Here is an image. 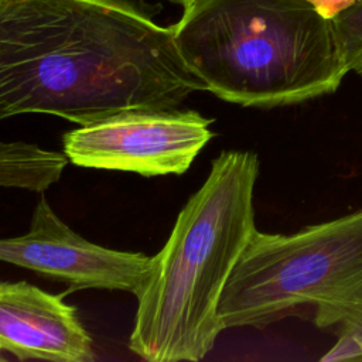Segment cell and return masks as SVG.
I'll return each mask as SVG.
<instances>
[{"instance_id":"8992f818","label":"cell","mask_w":362,"mask_h":362,"mask_svg":"<svg viewBox=\"0 0 362 362\" xmlns=\"http://www.w3.org/2000/svg\"><path fill=\"white\" fill-rule=\"evenodd\" d=\"M0 262L11 263L68 286L123 290L137 296L144 287L153 257L92 243L62 222L41 197L27 233L0 239Z\"/></svg>"},{"instance_id":"4fadbf2b","label":"cell","mask_w":362,"mask_h":362,"mask_svg":"<svg viewBox=\"0 0 362 362\" xmlns=\"http://www.w3.org/2000/svg\"><path fill=\"white\" fill-rule=\"evenodd\" d=\"M4 359H6V358H4V356L1 355V352H0V361H4Z\"/></svg>"},{"instance_id":"9c48e42d","label":"cell","mask_w":362,"mask_h":362,"mask_svg":"<svg viewBox=\"0 0 362 362\" xmlns=\"http://www.w3.org/2000/svg\"><path fill=\"white\" fill-rule=\"evenodd\" d=\"M334 24L349 72L362 76V0L339 11Z\"/></svg>"},{"instance_id":"5b68a950","label":"cell","mask_w":362,"mask_h":362,"mask_svg":"<svg viewBox=\"0 0 362 362\" xmlns=\"http://www.w3.org/2000/svg\"><path fill=\"white\" fill-rule=\"evenodd\" d=\"M214 120L192 109H141L112 115L62 136L68 161L144 177L184 174L214 137Z\"/></svg>"},{"instance_id":"277c9868","label":"cell","mask_w":362,"mask_h":362,"mask_svg":"<svg viewBox=\"0 0 362 362\" xmlns=\"http://www.w3.org/2000/svg\"><path fill=\"white\" fill-rule=\"evenodd\" d=\"M294 315L338 338L322 361L352 359L362 344V209L294 233H253L221 298L223 329Z\"/></svg>"},{"instance_id":"6da1fadb","label":"cell","mask_w":362,"mask_h":362,"mask_svg":"<svg viewBox=\"0 0 362 362\" xmlns=\"http://www.w3.org/2000/svg\"><path fill=\"white\" fill-rule=\"evenodd\" d=\"M199 90L173 28L126 0H0V120L44 113L83 126L178 107Z\"/></svg>"},{"instance_id":"30bf717a","label":"cell","mask_w":362,"mask_h":362,"mask_svg":"<svg viewBox=\"0 0 362 362\" xmlns=\"http://www.w3.org/2000/svg\"><path fill=\"white\" fill-rule=\"evenodd\" d=\"M311 1L317 10L325 17L334 18L339 11L348 8L349 6L358 3L359 0H308Z\"/></svg>"},{"instance_id":"3957f363","label":"cell","mask_w":362,"mask_h":362,"mask_svg":"<svg viewBox=\"0 0 362 362\" xmlns=\"http://www.w3.org/2000/svg\"><path fill=\"white\" fill-rule=\"evenodd\" d=\"M171 28L206 90L239 106L303 103L349 72L334 18L308 0H194Z\"/></svg>"},{"instance_id":"52a82bcc","label":"cell","mask_w":362,"mask_h":362,"mask_svg":"<svg viewBox=\"0 0 362 362\" xmlns=\"http://www.w3.org/2000/svg\"><path fill=\"white\" fill-rule=\"evenodd\" d=\"M65 294L27 281H0V352L20 361H93L92 338Z\"/></svg>"},{"instance_id":"8fae6325","label":"cell","mask_w":362,"mask_h":362,"mask_svg":"<svg viewBox=\"0 0 362 362\" xmlns=\"http://www.w3.org/2000/svg\"><path fill=\"white\" fill-rule=\"evenodd\" d=\"M352 359H362V344L356 346V349L354 351V355H352Z\"/></svg>"},{"instance_id":"ba28073f","label":"cell","mask_w":362,"mask_h":362,"mask_svg":"<svg viewBox=\"0 0 362 362\" xmlns=\"http://www.w3.org/2000/svg\"><path fill=\"white\" fill-rule=\"evenodd\" d=\"M65 154L25 141H0V188L44 192L65 167Z\"/></svg>"},{"instance_id":"7a4b0ae2","label":"cell","mask_w":362,"mask_h":362,"mask_svg":"<svg viewBox=\"0 0 362 362\" xmlns=\"http://www.w3.org/2000/svg\"><path fill=\"white\" fill-rule=\"evenodd\" d=\"M257 175L255 153L225 150L212 160L204 184L180 211L136 296L129 348L141 359L197 362L212 351L223 331V290L257 229Z\"/></svg>"},{"instance_id":"7c38bea8","label":"cell","mask_w":362,"mask_h":362,"mask_svg":"<svg viewBox=\"0 0 362 362\" xmlns=\"http://www.w3.org/2000/svg\"><path fill=\"white\" fill-rule=\"evenodd\" d=\"M174 1H178V3H181L182 6H185V4H188V3H191V1H194V0H174Z\"/></svg>"}]
</instances>
